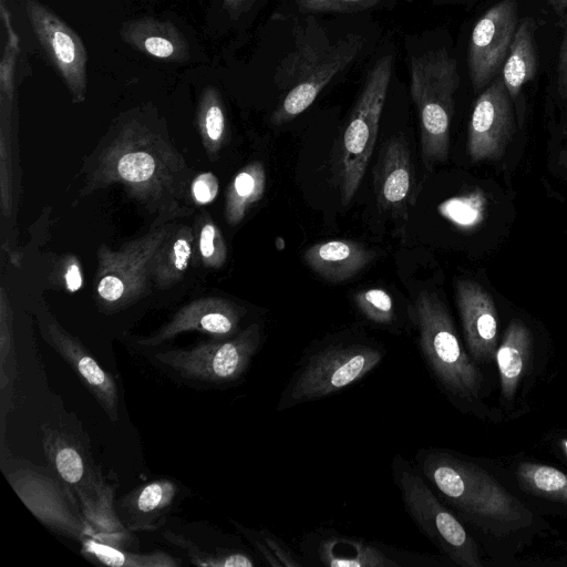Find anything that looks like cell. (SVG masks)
I'll return each instance as SVG.
<instances>
[{"instance_id":"obj_1","label":"cell","mask_w":567,"mask_h":567,"mask_svg":"<svg viewBox=\"0 0 567 567\" xmlns=\"http://www.w3.org/2000/svg\"><path fill=\"white\" fill-rule=\"evenodd\" d=\"M83 171L84 194L121 185L159 218L174 220L193 213L188 204L192 171L152 106L117 116L87 156Z\"/></svg>"},{"instance_id":"obj_2","label":"cell","mask_w":567,"mask_h":567,"mask_svg":"<svg viewBox=\"0 0 567 567\" xmlns=\"http://www.w3.org/2000/svg\"><path fill=\"white\" fill-rule=\"evenodd\" d=\"M414 464L440 497L464 520L496 535L533 524V513L489 473L451 451L422 447Z\"/></svg>"},{"instance_id":"obj_3","label":"cell","mask_w":567,"mask_h":567,"mask_svg":"<svg viewBox=\"0 0 567 567\" xmlns=\"http://www.w3.org/2000/svg\"><path fill=\"white\" fill-rule=\"evenodd\" d=\"M362 45L363 39L357 33L332 41L316 22L298 25L293 48L275 69V84L288 89V93L274 110L270 122L282 125L305 112L354 61Z\"/></svg>"},{"instance_id":"obj_4","label":"cell","mask_w":567,"mask_h":567,"mask_svg":"<svg viewBox=\"0 0 567 567\" xmlns=\"http://www.w3.org/2000/svg\"><path fill=\"white\" fill-rule=\"evenodd\" d=\"M417 347L439 389L457 409L480 414L484 378L464 350L450 312L435 292L422 291L409 307Z\"/></svg>"},{"instance_id":"obj_5","label":"cell","mask_w":567,"mask_h":567,"mask_svg":"<svg viewBox=\"0 0 567 567\" xmlns=\"http://www.w3.org/2000/svg\"><path fill=\"white\" fill-rule=\"evenodd\" d=\"M385 357L379 344L361 338H332L310 348L296 363L277 411L326 399L359 382Z\"/></svg>"},{"instance_id":"obj_6","label":"cell","mask_w":567,"mask_h":567,"mask_svg":"<svg viewBox=\"0 0 567 567\" xmlns=\"http://www.w3.org/2000/svg\"><path fill=\"white\" fill-rule=\"evenodd\" d=\"M460 81L457 62L444 48L410 59V93L420 118L422 159L429 169L449 157L450 126Z\"/></svg>"},{"instance_id":"obj_7","label":"cell","mask_w":567,"mask_h":567,"mask_svg":"<svg viewBox=\"0 0 567 567\" xmlns=\"http://www.w3.org/2000/svg\"><path fill=\"white\" fill-rule=\"evenodd\" d=\"M391 474L403 507L419 530L454 564L482 567L477 544L415 464L396 453L391 461Z\"/></svg>"},{"instance_id":"obj_8","label":"cell","mask_w":567,"mask_h":567,"mask_svg":"<svg viewBox=\"0 0 567 567\" xmlns=\"http://www.w3.org/2000/svg\"><path fill=\"white\" fill-rule=\"evenodd\" d=\"M174 220L157 218L143 235L118 249L101 245L96 251L95 293L104 312H114L135 303L153 284L156 252Z\"/></svg>"},{"instance_id":"obj_9","label":"cell","mask_w":567,"mask_h":567,"mask_svg":"<svg viewBox=\"0 0 567 567\" xmlns=\"http://www.w3.org/2000/svg\"><path fill=\"white\" fill-rule=\"evenodd\" d=\"M262 328L252 322L228 339L159 351L154 359L178 380L221 386L239 381L262 344Z\"/></svg>"},{"instance_id":"obj_10","label":"cell","mask_w":567,"mask_h":567,"mask_svg":"<svg viewBox=\"0 0 567 567\" xmlns=\"http://www.w3.org/2000/svg\"><path fill=\"white\" fill-rule=\"evenodd\" d=\"M392 71V54L375 61L344 127L340 157L343 203H349L359 189L372 156Z\"/></svg>"},{"instance_id":"obj_11","label":"cell","mask_w":567,"mask_h":567,"mask_svg":"<svg viewBox=\"0 0 567 567\" xmlns=\"http://www.w3.org/2000/svg\"><path fill=\"white\" fill-rule=\"evenodd\" d=\"M3 474L24 506L52 533L80 544L91 537L76 497L50 466L43 468L27 462L3 467Z\"/></svg>"},{"instance_id":"obj_12","label":"cell","mask_w":567,"mask_h":567,"mask_svg":"<svg viewBox=\"0 0 567 567\" xmlns=\"http://www.w3.org/2000/svg\"><path fill=\"white\" fill-rule=\"evenodd\" d=\"M31 30L45 61L66 86L72 102L82 103L87 90V51L81 37L39 0H24Z\"/></svg>"},{"instance_id":"obj_13","label":"cell","mask_w":567,"mask_h":567,"mask_svg":"<svg viewBox=\"0 0 567 567\" xmlns=\"http://www.w3.org/2000/svg\"><path fill=\"white\" fill-rule=\"evenodd\" d=\"M306 560L330 567H424L435 557L388 546L378 540L321 529L307 534L300 543ZM310 564V563H309Z\"/></svg>"},{"instance_id":"obj_14","label":"cell","mask_w":567,"mask_h":567,"mask_svg":"<svg viewBox=\"0 0 567 567\" xmlns=\"http://www.w3.org/2000/svg\"><path fill=\"white\" fill-rule=\"evenodd\" d=\"M517 25V0H501L474 24L468 41L467 68L476 92H482L501 74Z\"/></svg>"},{"instance_id":"obj_15","label":"cell","mask_w":567,"mask_h":567,"mask_svg":"<svg viewBox=\"0 0 567 567\" xmlns=\"http://www.w3.org/2000/svg\"><path fill=\"white\" fill-rule=\"evenodd\" d=\"M39 433L49 466L76 497L80 508L94 502L107 481L94 463L89 444L62 425L47 423Z\"/></svg>"},{"instance_id":"obj_16","label":"cell","mask_w":567,"mask_h":567,"mask_svg":"<svg viewBox=\"0 0 567 567\" xmlns=\"http://www.w3.org/2000/svg\"><path fill=\"white\" fill-rule=\"evenodd\" d=\"M513 101L498 74L476 99L467 131L472 162L501 158L516 131Z\"/></svg>"},{"instance_id":"obj_17","label":"cell","mask_w":567,"mask_h":567,"mask_svg":"<svg viewBox=\"0 0 567 567\" xmlns=\"http://www.w3.org/2000/svg\"><path fill=\"white\" fill-rule=\"evenodd\" d=\"M37 318L43 340L71 367L107 417L117 422L120 396L115 378L49 311L41 309Z\"/></svg>"},{"instance_id":"obj_18","label":"cell","mask_w":567,"mask_h":567,"mask_svg":"<svg viewBox=\"0 0 567 567\" xmlns=\"http://www.w3.org/2000/svg\"><path fill=\"white\" fill-rule=\"evenodd\" d=\"M245 310L237 303L219 297L196 299L182 307L154 333L136 339V344L156 348L184 332L196 331L213 339L236 336Z\"/></svg>"},{"instance_id":"obj_19","label":"cell","mask_w":567,"mask_h":567,"mask_svg":"<svg viewBox=\"0 0 567 567\" xmlns=\"http://www.w3.org/2000/svg\"><path fill=\"white\" fill-rule=\"evenodd\" d=\"M455 300L472 359L492 361L497 350L498 319L491 293L480 284L463 279L456 282Z\"/></svg>"},{"instance_id":"obj_20","label":"cell","mask_w":567,"mask_h":567,"mask_svg":"<svg viewBox=\"0 0 567 567\" xmlns=\"http://www.w3.org/2000/svg\"><path fill=\"white\" fill-rule=\"evenodd\" d=\"M414 182L413 163L408 141L402 133L383 144L373 171L379 207L392 215L406 217Z\"/></svg>"},{"instance_id":"obj_21","label":"cell","mask_w":567,"mask_h":567,"mask_svg":"<svg viewBox=\"0 0 567 567\" xmlns=\"http://www.w3.org/2000/svg\"><path fill=\"white\" fill-rule=\"evenodd\" d=\"M179 496L178 483L161 477L131 489L116 502L115 507L130 530H155L166 522Z\"/></svg>"},{"instance_id":"obj_22","label":"cell","mask_w":567,"mask_h":567,"mask_svg":"<svg viewBox=\"0 0 567 567\" xmlns=\"http://www.w3.org/2000/svg\"><path fill=\"white\" fill-rule=\"evenodd\" d=\"M121 39L140 53L166 62H186L189 42L169 20L141 17L122 23Z\"/></svg>"},{"instance_id":"obj_23","label":"cell","mask_w":567,"mask_h":567,"mask_svg":"<svg viewBox=\"0 0 567 567\" xmlns=\"http://www.w3.org/2000/svg\"><path fill=\"white\" fill-rule=\"evenodd\" d=\"M375 257L374 251L348 239H333L310 246L303 252L306 265L331 282L351 279Z\"/></svg>"},{"instance_id":"obj_24","label":"cell","mask_w":567,"mask_h":567,"mask_svg":"<svg viewBox=\"0 0 567 567\" xmlns=\"http://www.w3.org/2000/svg\"><path fill=\"white\" fill-rule=\"evenodd\" d=\"M533 349V336L528 327L519 319H513L497 347L495 360L501 381L502 398L506 402L514 400L525 374Z\"/></svg>"},{"instance_id":"obj_25","label":"cell","mask_w":567,"mask_h":567,"mask_svg":"<svg viewBox=\"0 0 567 567\" xmlns=\"http://www.w3.org/2000/svg\"><path fill=\"white\" fill-rule=\"evenodd\" d=\"M194 250V227L174 221L156 252L153 285L158 289H167L181 281L188 269Z\"/></svg>"},{"instance_id":"obj_26","label":"cell","mask_w":567,"mask_h":567,"mask_svg":"<svg viewBox=\"0 0 567 567\" xmlns=\"http://www.w3.org/2000/svg\"><path fill=\"white\" fill-rule=\"evenodd\" d=\"M536 23L525 18L516 29L501 75L513 102L537 72Z\"/></svg>"},{"instance_id":"obj_27","label":"cell","mask_w":567,"mask_h":567,"mask_svg":"<svg viewBox=\"0 0 567 567\" xmlns=\"http://www.w3.org/2000/svg\"><path fill=\"white\" fill-rule=\"evenodd\" d=\"M115 491L116 485L107 482L94 502L81 507L91 529V538L123 549L137 547L138 542L134 532L123 524L117 514L114 503Z\"/></svg>"},{"instance_id":"obj_28","label":"cell","mask_w":567,"mask_h":567,"mask_svg":"<svg viewBox=\"0 0 567 567\" xmlns=\"http://www.w3.org/2000/svg\"><path fill=\"white\" fill-rule=\"evenodd\" d=\"M266 172L261 162H252L231 179L225 197V218L230 226L238 225L248 210L264 196Z\"/></svg>"},{"instance_id":"obj_29","label":"cell","mask_w":567,"mask_h":567,"mask_svg":"<svg viewBox=\"0 0 567 567\" xmlns=\"http://www.w3.org/2000/svg\"><path fill=\"white\" fill-rule=\"evenodd\" d=\"M81 554L91 563L110 567H178L182 560L168 553H135L117 548L94 538L81 543Z\"/></svg>"},{"instance_id":"obj_30","label":"cell","mask_w":567,"mask_h":567,"mask_svg":"<svg viewBox=\"0 0 567 567\" xmlns=\"http://www.w3.org/2000/svg\"><path fill=\"white\" fill-rule=\"evenodd\" d=\"M196 121L206 154L210 161H215L228 135L225 105L215 86L208 85L202 91Z\"/></svg>"},{"instance_id":"obj_31","label":"cell","mask_w":567,"mask_h":567,"mask_svg":"<svg viewBox=\"0 0 567 567\" xmlns=\"http://www.w3.org/2000/svg\"><path fill=\"white\" fill-rule=\"evenodd\" d=\"M163 537L174 546L183 549L188 560L202 567H254L257 561L247 548L237 543L231 546L205 548L183 534L172 530L163 533Z\"/></svg>"},{"instance_id":"obj_32","label":"cell","mask_w":567,"mask_h":567,"mask_svg":"<svg viewBox=\"0 0 567 567\" xmlns=\"http://www.w3.org/2000/svg\"><path fill=\"white\" fill-rule=\"evenodd\" d=\"M516 475L525 491L567 505V474L560 470L545 464L522 462Z\"/></svg>"},{"instance_id":"obj_33","label":"cell","mask_w":567,"mask_h":567,"mask_svg":"<svg viewBox=\"0 0 567 567\" xmlns=\"http://www.w3.org/2000/svg\"><path fill=\"white\" fill-rule=\"evenodd\" d=\"M236 529L252 545L257 554L272 567H305L310 565L270 530L248 528L233 522Z\"/></svg>"},{"instance_id":"obj_34","label":"cell","mask_w":567,"mask_h":567,"mask_svg":"<svg viewBox=\"0 0 567 567\" xmlns=\"http://www.w3.org/2000/svg\"><path fill=\"white\" fill-rule=\"evenodd\" d=\"M195 248L200 264L208 269L221 268L227 259L223 233L207 213H202L194 226Z\"/></svg>"},{"instance_id":"obj_35","label":"cell","mask_w":567,"mask_h":567,"mask_svg":"<svg viewBox=\"0 0 567 567\" xmlns=\"http://www.w3.org/2000/svg\"><path fill=\"white\" fill-rule=\"evenodd\" d=\"M0 390L1 394L11 395L17 378V363L12 338V312L9 300L1 289L0 298Z\"/></svg>"},{"instance_id":"obj_36","label":"cell","mask_w":567,"mask_h":567,"mask_svg":"<svg viewBox=\"0 0 567 567\" xmlns=\"http://www.w3.org/2000/svg\"><path fill=\"white\" fill-rule=\"evenodd\" d=\"M354 303L362 316L370 322L391 327L396 321L392 297L381 288H370L355 292Z\"/></svg>"},{"instance_id":"obj_37","label":"cell","mask_w":567,"mask_h":567,"mask_svg":"<svg viewBox=\"0 0 567 567\" xmlns=\"http://www.w3.org/2000/svg\"><path fill=\"white\" fill-rule=\"evenodd\" d=\"M383 0H293L306 13H353L371 9Z\"/></svg>"},{"instance_id":"obj_38","label":"cell","mask_w":567,"mask_h":567,"mask_svg":"<svg viewBox=\"0 0 567 567\" xmlns=\"http://www.w3.org/2000/svg\"><path fill=\"white\" fill-rule=\"evenodd\" d=\"M218 188L217 177L212 172H206L193 177L189 193L196 204L206 205L215 200Z\"/></svg>"},{"instance_id":"obj_39","label":"cell","mask_w":567,"mask_h":567,"mask_svg":"<svg viewBox=\"0 0 567 567\" xmlns=\"http://www.w3.org/2000/svg\"><path fill=\"white\" fill-rule=\"evenodd\" d=\"M61 277L63 286L69 292H75L82 287V270L76 257L66 256L62 265Z\"/></svg>"},{"instance_id":"obj_40","label":"cell","mask_w":567,"mask_h":567,"mask_svg":"<svg viewBox=\"0 0 567 567\" xmlns=\"http://www.w3.org/2000/svg\"><path fill=\"white\" fill-rule=\"evenodd\" d=\"M557 91L563 99H567V23L564 29L563 39L557 58L556 66Z\"/></svg>"},{"instance_id":"obj_41","label":"cell","mask_w":567,"mask_h":567,"mask_svg":"<svg viewBox=\"0 0 567 567\" xmlns=\"http://www.w3.org/2000/svg\"><path fill=\"white\" fill-rule=\"evenodd\" d=\"M256 0H223V9L231 19H238L248 11Z\"/></svg>"},{"instance_id":"obj_42","label":"cell","mask_w":567,"mask_h":567,"mask_svg":"<svg viewBox=\"0 0 567 567\" xmlns=\"http://www.w3.org/2000/svg\"><path fill=\"white\" fill-rule=\"evenodd\" d=\"M546 2L557 16H563L567 10V0H546Z\"/></svg>"},{"instance_id":"obj_43","label":"cell","mask_w":567,"mask_h":567,"mask_svg":"<svg viewBox=\"0 0 567 567\" xmlns=\"http://www.w3.org/2000/svg\"><path fill=\"white\" fill-rule=\"evenodd\" d=\"M558 163L560 166L567 168V150L560 152Z\"/></svg>"},{"instance_id":"obj_44","label":"cell","mask_w":567,"mask_h":567,"mask_svg":"<svg viewBox=\"0 0 567 567\" xmlns=\"http://www.w3.org/2000/svg\"><path fill=\"white\" fill-rule=\"evenodd\" d=\"M561 445L564 447L565 453L567 454V440H564Z\"/></svg>"}]
</instances>
